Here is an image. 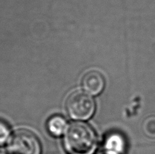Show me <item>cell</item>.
Listing matches in <instances>:
<instances>
[{
    "label": "cell",
    "instance_id": "1",
    "mask_svg": "<svg viewBox=\"0 0 155 154\" xmlns=\"http://www.w3.org/2000/svg\"><path fill=\"white\" fill-rule=\"evenodd\" d=\"M97 144V139L95 131L87 124L73 122L67 127L64 145L70 154H92Z\"/></svg>",
    "mask_w": 155,
    "mask_h": 154
},
{
    "label": "cell",
    "instance_id": "2",
    "mask_svg": "<svg viewBox=\"0 0 155 154\" xmlns=\"http://www.w3.org/2000/svg\"><path fill=\"white\" fill-rule=\"evenodd\" d=\"M66 109L70 116L74 120L89 119L95 110V103L88 93L75 92L69 96L66 101Z\"/></svg>",
    "mask_w": 155,
    "mask_h": 154
},
{
    "label": "cell",
    "instance_id": "3",
    "mask_svg": "<svg viewBox=\"0 0 155 154\" xmlns=\"http://www.w3.org/2000/svg\"><path fill=\"white\" fill-rule=\"evenodd\" d=\"M9 154H40L41 145L31 131L21 129L15 132L8 145Z\"/></svg>",
    "mask_w": 155,
    "mask_h": 154
},
{
    "label": "cell",
    "instance_id": "4",
    "mask_svg": "<svg viewBox=\"0 0 155 154\" xmlns=\"http://www.w3.org/2000/svg\"><path fill=\"white\" fill-rule=\"evenodd\" d=\"M82 86L88 94L92 95L100 94L105 86L104 77L98 71H89L85 74L82 79Z\"/></svg>",
    "mask_w": 155,
    "mask_h": 154
},
{
    "label": "cell",
    "instance_id": "5",
    "mask_svg": "<svg viewBox=\"0 0 155 154\" xmlns=\"http://www.w3.org/2000/svg\"><path fill=\"white\" fill-rule=\"evenodd\" d=\"M105 149L107 152L114 154H123L126 150V141L120 133H113L106 137Z\"/></svg>",
    "mask_w": 155,
    "mask_h": 154
},
{
    "label": "cell",
    "instance_id": "6",
    "mask_svg": "<svg viewBox=\"0 0 155 154\" xmlns=\"http://www.w3.org/2000/svg\"><path fill=\"white\" fill-rule=\"evenodd\" d=\"M47 127L52 135L59 136L67 129V124L63 117L60 115H54L48 120Z\"/></svg>",
    "mask_w": 155,
    "mask_h": 154
},
{
    "label": "cell",
    "instance_id": "7",
    "mask_svg": "<svg viewBox=\"0 0 155 154\" xmlns=\"http://www.w3.org/2000/svg\"><path fill=\"white\" fill-rule=\"evenodd\" d=\"M10 133V128L4 122L0 120V145L6 142Z\"/></svg>",
    "mask_w": 155,
    "mask_h": 154
},
{
    "label": "cell",
    "instance_id": "8",
    "mask_svg": "<svg viewBox=\"0 0 155 154\" xmlns=\"http://www.w3.org/2000/svg\"><path fill=\"white\" fill-rule=\"evenodd\" d=\"M100 154H114V153H112L107 152H106V151H105L104 152H102V153H101Z\"/></svg>",
    "mask_w": 155,
    "mask_h": 154
},
{
    "label": "cell",
    "instance_id": "9",
    "mask_svg": "<svg viewBox=\"0 0 155 154\" xmlns=\"http://www.w3.org/2000/svg\"><path fill=\"white\" fill-rule=\"evenodd\" d=\"M0 154H5V153L4 152H3V151L0 150Z\"/></svg>",
    "mask_w": 155,
    "mask_h": 154
}]
</instances>
